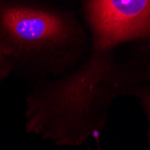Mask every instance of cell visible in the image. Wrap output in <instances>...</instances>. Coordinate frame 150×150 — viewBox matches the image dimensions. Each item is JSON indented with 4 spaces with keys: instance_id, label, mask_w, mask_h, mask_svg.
I'll return each mask as SVG.
<instances>
[{
    "instance_id": "277c9868",
    "label": "cell",
    "mask_w": 150,
    "mask_h": 150,
    "mask_svg": "<svg viewBox=\"0 0 150 150\" xmlns=\"http://www.w3.org/2000/svg\"><path fill=\"white\" fill-rule=\"evenodd\" d=\"M34 1H40V2H44V3H49V4H52V5L60 6L78 9L82 0H34Z\"/></svg>"
},
{
    "instance_id": "6da1fadb",
    "label": "cell",
    "mask_w": 150,
    "mask_h": 150,
    "mask_svg": "<svg viewBox=\"0 0 150 150\" xmlns=\"http://www.w3.org/2000/svg\"><path fill=\"white\" fill-rule=\"evenodd\" d=\"M87 31L78 9L34 0H0V49L13 69L37 84L82 61Z\"/></svg>"
},
{
    "instance_id": "3957f363",
    "label": "cell",
    "mask_w": 150,
    "mask_h": 150,
    "mask_svg": "<svg viewBox=\"0 0 150 150\" xmlns=\"http://www.w3.org/2000/svg\"><path fill=\"white\" fill-rule=\"evenodd\" d=\"M13 70V66L7 57L0 49V81L6 78Z\"/></svg>"
},
{
    "instance_id": "7a4b0ae2",
    "label": "cell",
    "mask_w": 150,
    "mask_h": 150,
    "mask_svg": "<svg viewBox=\"0 0 150 150\" xmlns=\"http://www.w3.org/2000/svg\"><path fill=\"white\" fill-rule=\"evenodd\" d=\"M78 12L92 36L89 59L150 33V0H82Z\"/></svg>"
}]
</instances>
